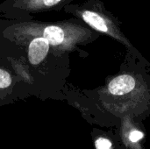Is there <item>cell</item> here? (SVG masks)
<instances>
[{"label": "cell", "instance_id": "obj_10", "mask_svg": "<svg viewBox=\"0 0 150 149\" xmlns=\"http://www.w3.org/2000/svg\"><path fill=\"white\" fill-rule=\"evenodd\" d=\"M143 149H150V148H144Z\"/></svg>", "mask_w": 150, "mask_h": 149}, {"label": "cell", "instance_id": "obj_9", "mask_svg": "<svg viewBox=\"0 0 150 149\" xmlns=\"http://www.w3.org/2000/svg\"><path fill=\"white\" fill-rule=\"evenodd\" d=\"M16 101L17 100L15 98H13L12 97L0 92V106H4V105H11V104L15 103Z\"/></svg>", "mask_w": 150, "mask_h": 149}, {"label": "cell", "instance_id": "obj_3", "mask_svg": "<svg viewBox=\"0 0 150 149\" xmlns=\"http://www.w3.org/2000/svg\"><path fill=\"white\" fill-rule=\"evenodd\" d=\"M101 36L78 18L59 22H40L31 19L0 22V40L10 43L20 42L33 37H42L52 48L65 55L82 53L81 47L87 46Z\"/></svg>", "mask_w": 150, "mask_h": 149}, {"label": "cell", "instance_id": "obj_6", "mask_svg": "<svg viewBox=\"0 0 150 149\" xmlns=\"http://www.w3.org/2000/svg\"><path fill=\"white\" fill-rule=\"evenodd\" d=\"M0 92L12 97L17 101L32 97L28 84L3 57H0Z\"/></svg>", "mask_w": 150, "mask_h": 149}, {"label": "cell", "instance_id": "obj_2", "mask_svg": "<svg viewBox=\"0 0 150 149\" xmlns=\"http://www.w3.org/2000/svg\"><path fill=\"white\" fill-rule=\"evenodd\" d=\"M5 58L27 83L31 95L41 100H63L70 75V55L55 52L42 37L10 43L0 40Z\"/></svg>", "mask_w": 150, "mask_h": 149}, {"label": "cell", "instance_id": "obj_8", "mask_svg": "<svg viewBox=\"0 0 150 149\" xmlns=\"http://www.w3.org/2000/svg\"><path fill=\"white\" fill-rule=\"evenodd\" d=\"M91 134L95 149H127L113 130L105 131L93 127Z\"/></svg>", "mask_w": 150, "mask_h": 149}, {"label": "cell", "instance_id": "obj_1", "mask_svg": "<svg viewBox=\"0 0 150 149\" xmlns=\"http://www.w3.org/2000/svg\"><path fill=\"white\" fill-rule=\"evenodd\" d=\"M149 68L150 65L126 54L120 71L108 76L104 85L80 90L68 83L63 100L92 125L116 129L125 117L143 122L150 116Z\"/></svg>", "mask_w": 150, "mask_h": 149}, {"label": "cell", "instance_id": "obj_5", "mask_svg": "<svg viewBox=\"0 0 150 149\" xmlns=\"http://www.w3.org/2000/svg\"><path fill=\"white\" fill-rule=\"evenodd\" d=\"M74 0H7L0 4V12L10 20H26L32 14L60 11Z\"/></svg>", "mask_w": 150, "mask_h": 149}, {"label": "cell", "instance_id": "obj_7", "mask_svg": "<svg viewBox=\"0 0 150 149\" xmlns=\"http://www.w3.org/2000/svg\"><path fill=\"white\" fill-rule=\"evenodd\" d=\"M116 133L127 149H143L146 131L143 122L137 121L130 117L120 119Z\"/></svg>", "mask_w": 150, "mask_h": 149}, {"label": "cell", "instance_id": "obj_4", "mask_svg": "<svg viewBox=\"0 0 150 149\" xmlns=\"http://www.w3.org/2000/svg\"><path fill=\"white\" fill-rule=\"evenodd\" d=\"M63 11L72 14L74 18L82 20L89 27L101 35H106L123 45L127 50V54L150 65L149 61L126 36L118 18L106 10L102 1L87 0L78 4H70L66 5Z\"/></svg>", "mask_w": 150, "mask_h": 149}]
</instances>
